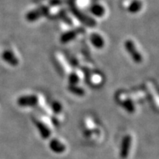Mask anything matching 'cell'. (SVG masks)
<instances>
[{"label": "cell", "instance_id": "cell-1", "mask_svg": "<svg viewBox=\"0 0 159 159\" xmlns=\"http://www.w3.org/2000/svg\"><path fill=\"white\" fill-rule=\"evenodd\" d=\"M125 47L128 54L130 55L131 58L136 63H141L143 61V56L140 52L136 48L134 41L130 39H128L125 41Z\"/></svg>", "mask_w": 159, "mask_h": 159}, {"label": "cell", "instance_id": "cell-2", "mask_svg": "<svg viewBox=\"0 0 159 159\" xmlns=\"http://www.w3.org/2000/svg\"><path fill=\"white\" fill-rule=\"evenodd\" d=\"M49 8L46 6H41L36 9L33 10V11L28 12L26 14V19L29 22H33V21H37L42 18L44 16H47L48 13Z\"/></svg>", "mask_w": 159, "mask_h": 159}, {"label": "cell", "instance_id": "cell-3", "mask_svg": "<svg viewBox=\"0 0 159 159\" xmlns=\"http://www.w3.org/2000/svg\"><path fill=\"white\" fill-rule=\"evenodd\" d=\"M39 98L35 95H25L17 99V104L20 107H34L38 104Z\"/></svg>", "mask_w": 159, "mask_h": 159}, {"label": "cell", "instance_id": "cell-4", "mask_svg": "<svg viewBox=\"0 0 159 159\" xmlns=\"http://www.w3.org/2000/svg\"><path fill=\"white\" fill-rule=\"evenodd\" d=\"M131 144H132V137L130 136V135H126L122 139L120 152H119V155L122 159H126L128 157Z\"/></svg>", "mask_w": 159, "mask_h": 159}, {"label": "cell", "instance_id": "cell-5", "mask_svg": "<svg viewBox=\"0 0 159 159\" xmlns=\"http://www.w3.org/2000/svg\"><path fill=\"white\" fill-rule=\"evenodd\" d=\"M2 57L6 63H8L11 66H17L19 63V59L17 58V57L16 56L13 52L9 50V49H7V50L3 52Z\"/></svg>", "mask_w": 159, "mask_h": 159}, {"label": "cell", "instance_id": "cell-6", "mask_svg": "<svg viewBox=\"0 0 159 159\" xmlns=\"http://www.w3.org/2000/svg\"><path fill=\"white\" fill-rule=\"evenodd\" d=\"M55 57H56V60L58 63V64L61 66V68L62 70L64 71L66 74L69 75L71 72V69L70 66V64H69L67 60L66 59L64 55L61 54V52H56L55 54Z\"/></svg>", "mask_w": 159, "mask_h": 159}, {"label": "cell", "instance_id": "cell-7", "mask_svg": "<svg viewBox=\"0 0 159 159\" xmlns=\"http://www.w3.org/2000/svg\"><path fill=\"white\" fill-rule=\"evenodd\" d=\"M90 41L96 49H102L105 46V40L101 35L98 33H91L90 35Z\"/></svg>", "mask_w": 159, "mask_h": 159}, {"label": "cell", "instance_id": "cell-8", "mask_svg": "<svg viewBox=\"0 0 159 159\" xmlns=\"http://www.w3.org/2000/svg\"><path fill=\"white\" fill-rule=\"evenodd\" d=\"M80 33V30H79L78 29L66 32L60 38V41L62 43H67L70 42V41L74 40L79 35Z\"/></svg>", "mask_w": 159, "mask_h": 159}, {"label": "cell", "instance_id": "cell-9", "mask_svg": "<svg viewBox=\"0 0 159 159\" xmlns=\"http://www.w3.org/2000/svg\"><path fill=\"white\" fill-rule=\"evenodd\" d=\"M34 123L35 126H36V128H38V130H39L41 136L42 137L43 139H49L51 135V132L50 130H49V128H47L43 123L40 122L39 120H36V119L34 120Z\"/></svg>", "mask_w": 159, "mask_h": 159}, {"label": "cell", "instance_id": "cell-10", "mask_svg": "<svg viewBox=\"0 0 159 159\" xmlns=\"http://www.w3.org/2000/svg\"><path fill=\"white\" fill-rule=\"evenodd\" d=\"M49 148L51 150L55 152V153L60 154L62 153L66 150V146L63 143H61L57 139H52L49 142Z\"/></svg>", "mask_w": 159, "mask_h": 159}, {"label": "cell", "instance_id": "cell-11", "mask_svg": "<svg viewBox=\"0 0 159 159\" xmlns=\"http://www.w3.org/2000/svg\"><path fill=\"white\" fill-rule=\"evenodd\" d=\"M72 11H73V13H74V14L78 18L80 21H83V23H85V25L90 26V27H93V26L96 25V21H95L94 20H93L92 19H91L90 17H88L87 16L81 13L77 9L73 8Z\"/></svg>", "mask_w": 159, "mask_h": 159}, {"label": "cell", "instance_id": "cell-12", "mask_svg": "<svg viewBox=\"0 0 159 159\" xmlns=\"http://www.w3.org/2000/svg\"><path fill=\"white\" fill-rule=\"evenodd\" d=\"M143 3L140 0H133L129 4L128 7H127V10L130 13L135 14V13H139L142 8Z\"/></svg>", "mask_w": 159, "mask_h": 159}, {"label": "cell", "instance_id": "cell-13", "mask_svg": "<svg viewBox=\"0 0 159 159\" xmlns=\"http://www.w3.org/2000/svg\"><path fill=\"white\" fill-rule=\"evenodd\" d=\"M91 13L96 17H102L105 14V8L100 4H94L91 7Z\"/></svg>", "mask_w": 159, "mask_h": 159}, {"label": "cell", "instance_id": "cell-14", "mask_svg": "<svg viewBox=\"0 0 159 159\" xmlns=\"http://www.w3.org/2000/svg\"><path fill=\"white\" fill-rule=\"evenodd\" d=\"M89 82L94 85H99L102 83V76L97 72H92L89 75Z\"/></svg>", "mask_w": 159, "mask_h": 159}, {"label": "cell", "instance_id": "cell-15", "mask_svg": "<svg viewBox=\"0 0 159 159\" xmlns=\"http://www.w3.org/2000/svg\"><path fill=\"white\" fill-rule=\"evenodd\" d=\"M68 90L70 91L71 93H72V94L79 97L84 96L85 93L84 89L81 88V87L77 86V85H69L68 86Z\"/></svg>", "mask_w": 159, "mask_h": 159}, {"label": "cell", "instance_id": "cell-16", "mask_svg": "<svg viewBox=\"0 0 159 159\" xmlns=\"http://www.w3.org/2000/svg\"><path fill=\"white\" fill-rule=\"evenodd\" d=\"M122 105L123 108H124L127 111H128L129 113H134L135 111V107L134 105V102L131 101L130 99L124 98L122 100Z\"/></svg>", "mask_w": 159, "mask_h": 159}, {"label": "cell", "instance_id": "cell-17", "mask_svg": "<svg viewBox=\"0 0 159 159\" xmlns=\"http://www.w3.org/2000/svg\"><path fill=\"white\" fill-rule=\"evenodd\" d=\"M62 12V10H61L60 7H53L50 9L49 8L47 16H49L50 17H56L58 16H61Z\"/></svg>", "mask_w": 159, "mask_h": 159}, {"label": "cell", "instance_id": "cell-18", "mask_svg": "<svg viewBox=\"0 0 159 159\" xmlns=\"http://www.w3.org/2000/svg\"><path fill=\"white\" fill-rule=\"evenodd\" d=\"M80 80L78 75L77 74L76 71H71L70 74L69 75V82L70 85H77V83Z\"/></svg>", "mask_w": 159, "mask_h": 159}, {"label": "cell", "instance_id": "cell-19", "mask_svg": "<svg viewBox=\"0 0 159 159\" xmlns=\"http://www.w3.org/2000/svg\"><path fill=\"white\" fill-rule=\"evenodd\" d=\"M52 109L55 113H60L62 110V105L58 102H54L52 103Z\"/></svg>", "mask_w": 159, "mask_h": 159}, {"label": "cell", "instance_id": "cell-20", "mask_svg": "<svg viewBox=\"0 0 159 159\" xmlns=\"http://www.w3.org/2000/svg\"><path fill=\"white\" fill-rule=\"evenodd\" d=\"M130 2V1H129V0H123L122 3V6L123 7H125V9H127V7H128Z\"/></svg>", "mask_w": 159, "mask_h": 159}]
</instances>
